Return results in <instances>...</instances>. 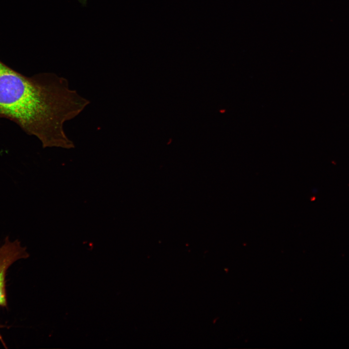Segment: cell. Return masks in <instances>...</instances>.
<instances>
[{
  "label": "cell",
  "mask_w": 349,
  "mask_h": 349,
  "mask_svg": "<svg viewBox=\"0 0 349 349\" xmlns=\"http://www.w3.org/2000/svg\"><path fill=\"white\" fill-rule=\"evenodd\" d=\"M28 255L26 248L21 246L18 239L11 242L8 236L0 246V306L6 304L5 280L7 270L15 262Z\"/></svg>",
  "instance_id": "2"
},
{
  "label": "cell",
  "mask_w": 349,
  "mask_h": 349,
  "mask_svg": "<svg viewBox=\"0 0 349 349\" xmlns=\"http://www.w3.org/2000/svg\"><path fill=\"white\" fill-rule=\"evenodd\" d=\"M89 103L64 78L53 73L26 77L0 61V118L35 136L43 148H74L64 125Z\"/></svg>",
  "instance_id": "1"
}]
</instances>
